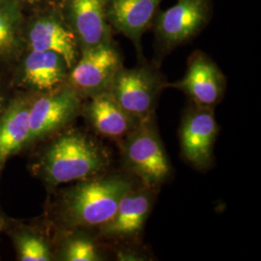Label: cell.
Wrapping results in <instances>:
<instances>
[{"label":"cell","instance_id":"1","mask_svg":"<svg viewBox=\"0 0 261 261\" xmlns=\"http://www.w3.org/2000/svg\"><path fill=\"white\" fill-rule=\"evenodd\" d=\"M109 163L103 150L92 140L71 133L50 146L45 158V170L50 182L64 184L94 176Z\"/></svg>","mask_w":261,"mask_h":261},{"label":"cell","instance_id":"2","mask_svg":"<svg viewBox=\"0 0 261 261\" xmlns=\"http://www.w3.org/2000/svg\"><path fill=\"white\" fill-rule=\"evenodd\" d=\"M133 189L130 180L117 175L84 182L68 194V211L76 224L102 226L112 220L122 197Z\"/></svg>","mask_w":261,"mask_h":261},{"label":"cell","instance_id":"3","mask_svg":"<svg viewBox=\"0 0 261 261\" xmlns=\"http://www.w3.org/2000/svg\"><path fill=\"white\" fill-rule=\"evenodd\" d=\"M152 117L139 122L122 144L126 167L148 189L162 185L171 173L168 156Z\"/></svg>","mask_w":261,"mask_h":261},{"label":"cell","instance_id":"4","mask_svg":"<svg viewBox=\"0 0 261 261\" xmlns=\"http://www.w3.org/2000/svg\"><path fill=\"white\" fill-rule=\"evenodd\" d=\"M165 85L163 77L149 66L122 67L109 91L125 112L140 122L153 116L159 94Z\"/></svg>","mask_w":261,"mask_h":261},{"label":"cell","instance_id":"5","mask_svg":"<svg viewBox=\"0 0 261 261\" xmlns=\"http://www.w3.org/2000/svg\"><path fill=\"white\" fill-rule=\"evenodd\" d=\"M211 10V0H177L155 19L159 45L171 49L195 37L209 22Z\"/></svg>","mask_w":261,"mask_h":261},{"label":"cell","instance_id":"6","mask_svg":"<svg viewBox=\"0 0 261 261\" xmlns=\"http://www.w3.org/2000/svg\"><path fill=\"white\" fill-rule=\"evenodd\" d=\"M122 67L121 56L112 42L84 49L81 59L71 68L72 88L76 93L93 96L108 91Z\"/></svg>","mask_w":261,"mask_h":261},{"label":"cell","instance_id":"7","mask_svg":"<svg viewBox=\"0 0 261 261\" xmlns=\"http://www.w3.org/2000/svg\"><path fill=\"white\" fill-rule=\"evenodd\" d=\"M217 135L213 108L195 105L184 117L180 132L182 153L187 161L200 169L209 167Z\"/></svg>","mask_w":261,"mask_h":261},{"label":"cell","instance_id":"8","mask_svg":"<svg viewBox=\"0 0 261 261\" xmlns=\"http://www.w3.org/2000/svg\"><path fill=\"white\" fill-rule=\"evenodd\" d=\"M170 86L186 93L196 106L214 108L224 95L225 80L205 54L196 51L189 59L185 75Z\"/></svg>","mask_w":261,"mask_h":261},{"label":"cell","instance_id":"9","mask_svg":"<svg viewBox=\"0 0 261 261\" xmlns=\"http://www.w3.org/2000/svg\"><path fill=\"white\" fill-rule=\"evenodd\" d=\"M79 107L80 98L72 87L38 99L29 111L28 141L64 126L73 118Z\"/></svg>","mask_w":261,"mask_h":261},{"label":"cell","instance_id":"10","mask_svg":"<svg viewBox=\"0 0 261 261\" xmlns=\"http://www.w3.org/2000/svg\"><path fill=\"white\" fill-rule=\"evenodd\" d=\"M162 0H108L107 17L116 32L129 38L140 53L143 33L156 19Z\"/></svg>","mask_w":261,"mask_h":261},{"label":"cell","instance_id":"11","mask_svg":"<svg viewBox=\"0 0 261 261\" xmlns=\"http://www.w3.org/2000/svg\"><path fill=\"white\" fill-rule=\"evenodd\" d=\"M107 5L108 0H70L69 16L73 33L84 49L112 42Z\"/></svg>","mask_w":261,"mask_h":261},{"label":"cell","instance_id":"12","mask_svg":"<svg viewBox=\"0 0 261 261\" xmlns=\"http://www.w3.org/2000/svg\"><path fill=\"white\" fill-rule=\"evenodd\" d=\"M153 204L149 191L130 190L122 197L112 220L102 225V234L112 238H126L139 233Z\"/></svg>","mask_w":261,"mask_h":261},{"label":"cell","instance_id":"13","mask_svg":"<svg viewBox=\"0 0 261 261\" xmlns=\"http://www.w3.org/2000/svg\"><path fill=\"white\" fill-rule=\"evenodd\" d=\"M75 40L73 31L53 16L38 19L29 31V41L32 49L56 53L63 58L68 69L75 65Z\"/></svg>","mask_w":261,"mask_h":261},{"label":"cell","instance_id":"14","mask_svg":"<svg viewBox=\"0 0 261 261\" xmlns=\"http://www.w3.org/2000/svg\"><path fill=\"white\" fill-rule=\"evenodd\" d=\"M87 111L95 130L112 139L125 138L139 123L122 109L109 90L94 95Z\"/></svg>","mask_w":261,"mask_h":261},{"label":"cell","instance_id":"15","mask_svg":"<svg viewBox=\"0 0 261 261\" xmlns=\"http://www.w3.org/2000/svg\"><path fill=\"white\" fill-rule=\"evenodd\" d=\"M66 69L65 61L59 55L32 49L25 60V80L39 90H51L64 81Z\"/></svg>","mask_w":261,"mask_h":261},{"label":"cell","instance_id":"16","mask_svg":"<svg viewBox=\"0 0 261 261\" xmlns=\"http://www.w3.org/2000/svg\"><path fill=\"white\" fill-rule=\"evenodd\" d=\"M29 138V111L15 107L0 126V163L19 150Z\"/></svg>","mask_w":261,"mask_h":261},{"label":"cell","instance_id":"17","mask_svg":"<svg viewBox=\"0 0 261 261\" xmlns=\"http://www.w3.org/2000/svg\"><path fill=\"white\" fill-rule=\"evenodd\" d=\"M19 257L21 261H47L50 254L47 245L41 239L25 236L19 240Z\"/></svg>","mask_w":261,"mask_h":261},{"label":"cell","instance_id":"18","mask_svg":"<svg viewBox=\"0 0 261 261\" xmlns=\"http://www.w3.org/2000/svg\"><path fill=\"white\" fill-rule=\"evenodd\" d=\"M15 14L8 7L0 3V51L7 50L15 41Z\"/></svg>","mask_w":261,"mask_h":261},{"label":"cell","instance_id":"19","mask_svg":"<svg viewBox=\"0 0 261 261\" xmlns=\"http://www.w3.org/2000/svg\"><path fill=\"white\" fill-rule=\"evenodd\" d=\"M65 259L69 261H94L99 259L97 250L86 239H75L69 243L65 252Z\"/></svg>","mask_w":261,"mask_h":261},{"label":"cell","instance_id":"20","mask_svg":"<svg viewBox=\"0 0 261 261\" xmlns=\"http://www.w3.org/2000/svg\"><path fill=\"white\" fill-rule=\"evenodd\" d=\"M0 228H1V224H0Z\"/></svg>","mask_w":261,"mask_h":261}]
</instances>
